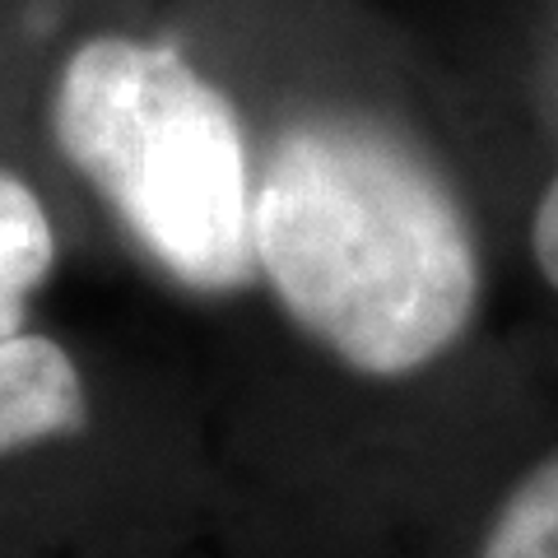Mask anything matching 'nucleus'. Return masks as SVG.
Wrapping results in <instances>:
<instances>
[{
  "mask_svg": "<svg viewBox=\"0 0 558 558\" xmlns=\"http://www.w3.org/2000/svg\"><path fill=\"white\" fill-rule=\"evenodd\" d=\"M484 558H558V451L512 488L488 526Z\"/></svg>",
  "mask_w": 558,
  "mask_h": 558,
  "instance_id": "nucleus-4",
  "label": "nucleus"
},
{
  "mask_svg": "<svg viewBox=\"0 0 558 558\" xmlns=\"http://www.w3.org/2000/svg\"><path fill=\"white\" fill-rule=\"evenodd\" d=\"M531 247H535V260L545 279L558 289V178L549 182V191L539 196V209H535V223H531Z\"/></svg>",
  "mask_w": 558,
  "mask_h": 558,
  "instance_id": "nucleus-5",
  "label": "nucleus"
},
{
  "mask_svg": "<svg viewBox=\"0 0 558 558\" xmlns=\"http://www.w3.org/2000/svg\"><path fill=\"white\" fill-rule=\"evenodd\" d=\"M47 126L159 266L201 293L252 284V178L233 102L172 47L84 38L57 70Z\"/></svg>",
  "mask_w": 558,
  "mask_h": 558,
  "instance_id": "nucleus-2",
  "label": "nucleus"
},
{
  "mask_svg": "<svg viewBox=\"0 0 558 558\" xmlns=\"http://www.w3.org/2000/svg\"><path fill=\"white\" fill-rule=\"evenodd\" d=\"M252 247L289 317L368 377L428 368L480 307L461 201L373 117H303L275 140L252 191Z\"/></svg>",
  "mask_w": 558,
  "mask_h": 558,
  "instance_id": "nucleus-1",
  "label": "nucleus"
},
{
  "mask_svg": "<svg viewBox=\"0 0 558 558\" xmlns=\"http://www.w3.org/2000/svg\"><path fill=\"white\" fill-rule=\"evenodd\" d=\"M57 270V223L24 172L0 163V340L28 330L38 289Z\"/></svg>",
  "mask_w": 558,
  "mask_h": 558,
  "instance_id": "nucleus-3",
  "label": "nucleus"
}]
</instances>
